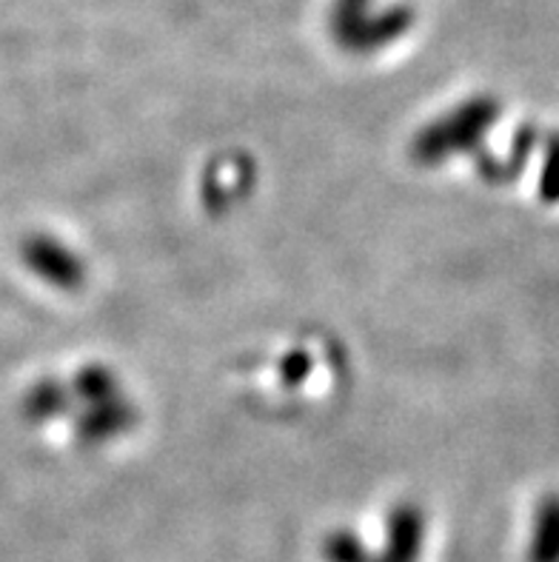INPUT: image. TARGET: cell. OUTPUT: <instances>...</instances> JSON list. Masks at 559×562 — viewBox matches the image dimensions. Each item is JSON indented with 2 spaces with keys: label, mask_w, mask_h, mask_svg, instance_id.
<instances>
[{
  "label": "cell",
  "mask_w": 559,
  "mask_h": 562,
  "mask_svg": "<svg viewBox=\"0 0 559 562\" xmlns=\"http://www.w3.org/2000/svg\"><path fill=\"white\" fill-rule=\"evenodd\" d=\"M534 562H559V499L548 503V508L539 517Z\"/></svg>",
  "instance_id": "6da1fadb"
}]
</instances>
